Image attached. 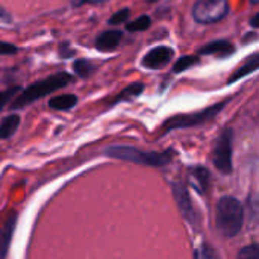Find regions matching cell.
Returning a JSON list of instances; mask_svg holds the SVG:
<instances>
[{"label":"cell","instance_id":"1","mask_svg":"<svg viewBox=\"0 0 259 259\" xmlns=\"http://www.w3.org/2000/svg\"><path fill=\"white\" fill-rule=\"evenodd\" d=\"M215 211V226L220 235L226 238L238 235L244 223V208L241 202L232 196H225L219 200Z\"/></svg>","mask_w":259,"mask_h":259},{"label":"cell","instance_id":"2","mask_svg":"<svg viewBox=\"0 0 259 259\" xmlns=\"http://www.w3.org/2000/svg\"><path fill=\"white\" fill-rule=\"evenodd\" d=\"M71 80H73V77L68 73L61 71V73H56V74L46 77L44 80L35 82V83L29 85L26 90H23L18 96H15V99L11 103V109L12 111L21 109V108L36 102L38 99H41V97H44V96H47V94L59 90V88H64Z\"/></svg>","mask_w":259,"mask_h":259},{"label":"cell","instance_id":"3","mask_svg":"<svg viewBox=\"0 0 259 259\" xmlns=\"http://www.w3.org/2000/svg\"><path fill=\"white\" fill-rule=\"evenodd\" d=\"M105 155L109 158L129 161L140 165L147 167H164L168 165L173 159V150H164V152H143L132 146H112L105 150Z\"/></svg>","mask_w":259,"mask_h":259},{"label":"cell","instance_id":"4","mask_svg":"<svg viewBox=\"0 0 259 259\" xmlns=\"http://www.w3.org/2000/svg\"><path fill=\"white\" fill-rule=\"evenodd\" d=\"M229 100L225 102H219L200 112H194V114H182V115H175L168 120L164 121L162 124V131L164 134L175 131V129H187V127H194V126H202L208 121H211L212 118L217 117V114H220V111L228 105Z\"/></svg>","mask_w":259,"mask_h":259},{"label":"cell","instance_id":"5","mask_svg":"<svg viewBox=\"0 0 259 259\" xmlns=\"http://www.w3.org/2000/svg\"><path fill=\"white\" fill-rule=\"evenodd\" d=\"M228 0H197L193 6V17L200 24H212L226 17Z\"/></svg>","mask_w":259,"mask_h":259},{"label":"cell","instance_id":"6","mask_svg":"<svg viewBox=\"0 0 259 259\" xmlns=\"http://www.w3.org/2000/svg\"><path fill=\"white\" fill-rule=\"evenodd\" d=\"M232 140H234V131L231 127L225 129L217 141L212 161L219 171L225 175L232 173Z\"/></svg>","mask_w":259,"mask_h":259},{"label":"cell","instance_id":"7","mask_svg":"<svg viewBox=\"0 0 259 259\" xmlns=\"http://www.w3.org/2000/svg\"><path fill=\"white\" fill-rule=\"evenodd\" d=\"M173 196L176 199V203L182 212V215L191 223V225H196L199 222V215L196 214L194 208H193V202L190 199V194H188V188L185 184L182 182H175L173 184Z\"/></svg>","mask_w":259,"mask_h":259},{"label":"cell","instance_id":"8","mask_svg":"<svg viewBox=\"0 0 259 259\" xmlns=\"http://www.w3.org/2000/svg\"><path fill=\"white\" fill-rule=\"evenodd\" d=\"M175 55V50L168 46H158L150 49L141 59V64L144 68L150 70H159L164 65H167Z\"/></svg>","mask_w":259,"mask_h":259},{"label":"cell","instance_id":"9","mask_svg":"<svg viewBox=\"0 0 259 259\" xmlns=\"http://www.w3.org/2000/svg\"><path fill=\"white\" fill-rule=\"evenodd\" d=\"M235 52V46L226 39H217V41H212L203 47H200L197 50L199 55H214V56H219V58H228L231 56L232 53Z\"/></svg>","mask_w":259,"mask_h":259},{"label":"cell","instance_id":"10","mask_svg":"<svg viewBox=\"0 0 259 259\" xmlns=\"http://www.w3.org/2000/svg\"><path fill=\"white\" fill-rule=\"evenodd\" d=\"M121 38H123V32L121 30H115V29L106 30V32H103V33H100L97 36L96 49L100 50V52H111V50L118 47Z\"/></svg>","mask_w":259,"mask_h":259},{"label":"cell","instance_id":"11","mask_svg":"<svg viewBox=\"0 0 259 259\" xmlns=\"http://www.w3.org/2000/svg\"><path fill=\"white\" fill-rule=\"evenodd\" d=\"M15 222H17L15 212H9V215L5 219V225L0 231V258H5L8 255V249H9L14 228H15Z\"/></svg>","mask_w":259,"mask_h":259},{"label":"cell","instance_id":"12","mask_svg":"<svg viewBox=\"0 0 259 259\" xmlns=\"http://www.w3.org/2000/svg\"><path fill=\"white\" fill-rule=\"evenodd\" d=\"M190 184L200 193L206 194L211 185V173L205 167H197L191 171L190 175Z\"/></svg>","mask_w":259,"mask_h":259},{"label":"cell","instance_id":"13","mask_svg":"<svg viewBox=\"0 0 259 259\" xmlns=\"http://www.w3.org/2000/svg\"><path fill=\"white\" fill-rule=\"evenodd\" d=\"M258 67L259 53L258 52H253V53L244 61V64H243L235 73H232V76H231V79L228 80V83H234V82L240 80L241 77H244V76H247V74H250V73H255V71L258 70Z\"/></svg>","mask_w":259,"mask_h":259},{"label":"cell","instance_id":"14","mask_svg":"<svg viewBox=\"0 0 259 259\" xmlns=\"http://www.w3.org/2000/svg\"><path fill=\"white\" fill-rule=\"evenodd\" d=\"M18 124H20V115L18 114H11V115L5 117L0 123V140L11 138L15 134Z\"/></svg>","mask_w":259,"mask_h":259},{"label":"cell","instance_id":"15","mask_svg":"<svg viewBox=\"0 0 259 259\" xmlns=\"http://www.w3.org/2000/svg\"><path fill=\"white\" fill-rule=\"evenodd\" d=\"M77 105V97L74 94H61L56 97H52L49 102V106L58 111H67Z\"/></svg>","mask_w":259,"mask_h":259},{"label":"cell","instance_id":"16","mask_svg":"<svg viewBox=\"0 0 259 259\" xmlns=\"http://www.w3.org/2000/svg\"><path fill=\"white\" fill-rule=\"evenodd\" d=\"M144 90V85L141 82H135V83H131L129 87H126L118 96H115L111 102V105H117L120 102H129L132 99H135L137 96H140Z\"/></svg>","mask_w":259,"mask_h":259},{"label":"cell","instance_id":"17","mask_svg":"<svg viewBox=\"0 0 259 259\" xmlns=\"http://www.w3.org/2000/svg\"><path fill=\"white\" fill-rule=\"evenodd\" d=\"M74 71L79 77L87 79L96 71V65L88 59H77L74 61Z\"/></svg>","mask_w":259,"mask_h":259},{"label":"cell","instance_id":"18","mask_svg":"<svg viewBox=\"0 0 259 259\" xmlns=\"http://www.w3.org/2000/svg\"><path fill=\"white\" fill-rule=\"evenodd\" d=\"M199 62H200L199 55H194V56H182V58H179V59L175 62L173 71H175V73H182V71H185V70H188V68L197 65Z\"/></svg>","mask_w":259,"mask_h":259},{"label":"cell","instance_id":"19","mask_svg":"<svg viewBox=\"0 0 259 259\" xmlns=\"http://www.w3.org/2000/svg\"><path fill=\"white\" fill-rule=\"evenodd\" d=\"M152 24V20L149 15H141L138 17L135 21H131L126 24V29L129 32H143V30H147Z\"/></svg>","mask_w":259,"mask_h":259},{"label":"cell","instance_id":"20","mask_svg":"<svg viewBox=\"0 0 259 259\" xmlns=\"http://www.w3.org/2000/svg\"><path fill=\"white\" fill-rule=\"evenodd\" d=\"M238 258L241 259H258L259 258V246L258 244H250L246 246L238 252Z\"/></svg>","mask_w":259,"mask_h":259},{"label":"cell","instance_id":"21","mask_svg":"<svg viewBox=\"0 0 259 259\" xmlns=\"http://www.w3.org/2000/svg\"><path fill=\"white\" fill-rule=\"evenodd\" d=\"M20 90H21L20 87H12V88H9V90L0 91V111L5 108V105H6L8 102H11V100L17 96V93H18Z\"/></svg>","mask_w":259,"mask_h":259},{"label":"cell","instance_id":"22","mask_svg":"<svg viewBox=\"0 0 259 259\" xmlns=\"http://www.w3.org/2000/svg\"><path fill=\"white\" fill-rule=\"evenodd\" d=\"M129 15H131V11L129 9H121V11H118V12H115L111 18H109V24H121V23H124L127 18H129Z\"/></svg>","mask_w":259,"mask_h":259},{"label":"cell","instance_id":"23","mask_svg":"<svg viewBox=\"0 0 259 259\" xmlns=\"http://www.w3.org/2000/svg\"><path fill=\"white\" fill-rule=\"evenodd\" d=\"M194 256H196V258H200V259L217 258V253L212 250V247H209V246L203 244V247H200V250H197V252L194 253Z\"/></svg>","mask_w":259,"mask_h":259},{"label":"cell","instance_id":"24","mask_svg":"<svg viewBox=\"0 0 259 259\" xmlns=\"http://www.w3.org/2000/svg\"><path fill=\"white\" fill-rule=\"evenodd\" d=\"M17 50L18 49L14 44L0 41V55H14V53H17Z\"/></svg>","mask_w":259,"mask_h":259},{"label":"cell","instance_id":"25","mask_svg":"<svg viewBox=\"0 0 259 259\" xmlns=\"http://www.w3.org/2000/svg\"><path fill=\"white\" fill-rule=\"evenodd\" d=\"M59 55H61V58H71L74 55V50L70 49V44L68 42H62L59 46Z\"/></svg>","mask_w":259,"mask_h":259},{"label":"cell","instance_id":"26","mask_svg":"<svg viewBox=\"0 0 259 259\" xmlns=\"http://www.w3.org/2000/svg\"><path fill=\"white\" fill-rule=\"evenodd\" d=\"M108 0H71V5L73 6H82V5H102V3H106Z\"/></svg>","mask_w":259,"mask_h":259},{"label":"cell","instance_id":"27","mask_svg":"<svg viewBox=\"0 0 259 259\" xmlns=\"http://www.w3.org/2000/svg\"><path fill=\"white\" fill-rule=\"evenodd\" d=\"M5 24H11V17L5 9L0 8V26H5Z\"/></svg>","mask_w":259,"mask_h":259},{"label":"cell","instance_id":"28","mask_svg":"<svg viewBox=\"0 0 259 259\" xmlns=\"http://www.w3.org/2000/svg\"><path fill=\"white\" fill-rule=\"evenodd\" d=\"M250 24H252V27H253V29H259V14H255V15L252 17Z\"/></svg>","mask_w":259,"mask_h":259},{"label":"cell","instance_id":"29","mask_svg":"<svg viewBox=\"0 0 259 259\" xmlns=\"http://www.w3.org/2000/svg\"><path fill=\"white\" fill-rule=\"evenodd\" d=\"M155 2H158V0H146V3H155Z\"/></svg>","mask_w":259,"mask_h":259},{"label":"cell","instance_id":"30","mask_svg":"<svg viewBox=\"0 0 259 259\" xmlns=\"http://www.w3.org/2000/svg\"><path fill=\"white\" fill-rule=\"evenodd\" d=\"M250 2H252L253 5H258V3H259V0H250Z\"/></svg>","mask_w":259,"mask_h":259}]
</instances>
